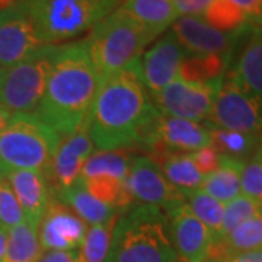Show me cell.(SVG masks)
Here are the masks:
<instances>
[{"mask_svg":"<svg viewBox=\"0 0 262 262\" xmlns=\"http://www.w3.org/2000/svg\"><path fill=\"white\" fill-rule=\"evenodd\" d=\"M159 114L141 80L137 58L101 82L84 127L98 150H128L141 146Z\"/></svg>","mask_w":262,"mask_h":262,"instance_id":"cell-1","label":"cell"},{"mask_svg":"<svg viewBox=\"0 0 262 262\" xmlns=\"http://www.w3.org/2000/svg\"><path fill=\"white\" fill-rule=\"evenodd\" d=\"M101 84L84 39L56 48L47 88L34 115L66 139L82 128Z\"/></svg>","mask_w":262,"mask_h":262,"instance_id":"cell-2","label":"cell"},{"mask_svg":"<svg viewBox=\"0 0 262 262\" xmlns=\"http://www.w3.org/2000/svg\"><path fill=\"white\" fill-rule=\"evenodd\" d=\"M105 262H182L170 239L166 211L149 204L122 210Z\"/></svg>","mask_w":262,"mask_h":262,"instance_id":"cell-3","label":"cell"},{"mask_svg":"<svg viewBox=\"0 0 262 262\" xmlns=\"http://www.w3.org/2000/svg\"><path fill=\"white\" fill-rule=\"evenodd\" d=\"M122 0H25V10L41 42L60 46L89 32L120 8Z\"/></svg>","mask_w":262,"mask_h":262,"instance_id":"cell-4","label":"cell"},{"mask_svg":"<svg viewBox=\"0 0 262 262\" xmlns=\"http://www.w3.org/2000/svg\"><path fill=\"white\" fill-rule=\"evenodd\" d=\"M83 39L102 82L140 58L155 38L118 8L99 20Z\"/></svg>","mask_w":262,"mask_h":262,"instance_id":"cell-5","label":"cell"},{"mask_svg":"<svg viewBox=\"0 0 262 262\" xmlns=\"http://www.w3.org/2000/svg\"><path fill=\"white\" fill-rule=\"evenodd\" d=\"M60 141L34 114H13L0 133V181L15 170H37L46 177Z\"/></svg>","mask_w":262,"mask_h":262,"instance_id":"cell-6","label":"cell"},{"mask_svg":"<svg viewBox=\"0 0 262 262\" xmlns=\"http://www.w3.org/2000/svg\"><path fill=\"white\" fill-rule=\"evenodd\" d=\"M57 46H44L18 64L0 69V103L13 114H34L41 102Z\"/></svg>","mask_w":262,"mask_h":262,"instance_id":"cell-7","label":"cell"},{"mask_svg":"<svg viewBox=\"0 0 262 262\" xmlns=\"http://www.w3.org/2000/svg\"><path fill=\"white\" fill-rule=\"evenodd\" d=\"M131 156L125 150L94 151L84 163L79 184L95 198L121 213L136 204L127 189Z\"/></svg>","mask_w":262,"mask_h":262,"instance_id":"cell-8","label":"cell"},{"mask_svg":"<svg viewBox=\"0 0 262 262\" xmlns=\"http://www.w3.org/2000/svg\"><path fill=\"white\" fill-rule=\"evenodd\" d=\"M206 125L262 137V101L249 94L233 75L225 72Z\"/></svg>","mask_w":262,"mask_h":262,"instance_id":"cell-9","label":"cell"},{"mask_svg":"<svg viewBox=\"0 0 262 262\" xmlns=\"http://www.w3.org/2000/svg\"><path fill=\"white\" fill-rule=\"evenodd\" d=\"M222 82L223 77L208 83H192L175 79L153 95L151 99L162 115L194 122L207 121Z\"/></svg>","mask_w":262,"mask_h":262,"instance_id":"cell-10","label":"cell"},{"mask_svg":"<svg viewBox=\"0 0 262 262\" xmlns=\"http://www.w3.org/2000/svg\"><path fill=\"white\" fill-rule=\"evenodd\" d=\"M206 146H210V131L206 125L159 114L140 147L147 149L149 155L146 156L153 159L172 153H192Z\"/></svg>","mask_w":262,"mask_h":262,"instance_id":"cell-11","label":"cell"},{"mask_svg":"<svg viewBox=\"0 0 262 262\" xmlns=\"http://www.w3.org/2000/svg\"><path fill=\"white\" fill-rule=\"evenodd\" d=\"M127 189L136 204H149L165 211L185 203V195L169 184L159 165L149 156H133L127 175Z\"/></svg>","mask_w":262,"mask_h":262,"instance_id":"cell-12","label":"cell"},{"mask_svg":"<svg viewBox=\"0 0 262 262\" xmlns=\"http://www.w3.org/2000/svg\"><path fill=\"white\" fill-rule=\"evenodd\" d=\"M89 226L54 194L38 225V239L44 252H73L80 248Z\"/></svg>","mask_w":262,"mask_h":262,"instance_id":"cell-13","label":"cell"},{"mask_svg":"<svg viewBox=\"0 0 262 262\" xmlns=\"http://www.w3.org/2000/svg\"><path fill=\"white\" fill-rule=\"evenodd\" d=\"M44 47L22 3L0 9V69H8Z\"/></svg>","mask_w":262,"mask_h":262,"instance_id":"cell-14","label":"cell"},{"mask_svg":"<svg viewBox=\"0 0 262 262\" xmlns=\"http://www.w3.org/2000/svg\"><path fill=\"white\" fill-rule=\"evenodd\" d=\"M187 53L173 32L168 29L139 58L140 76L150 96L178 79L179 67Z\"/></svg>","mask_w":262,"mask_h":262,"instance_id":"cell-15","label":"cell"},{"mask_svg":"<svg viewBox=\"0 0 262 262\" xmlns=\"http://www.w3.org/2000/svg\"><path fill=\"white\" fill-rule=\"evenodd\" d=\"M94 151V143L84 125L72 136L61 139L46 173L53 194H58L75 185L80 178L84 163Z\"/></svg>","mask_w":262,"mask_h":262,"instance_id":"cell-16","label":"cell"},{"mask_svg":"<svg viewBox=\"0 0 262 262\" xmlns=\"http://www.w3.org/2000/svg\"><path fill=\"white\" fill-rule=\"evenodd\" d=\"M173 248L182 262H206L214 236L196 219L187 203L166 210Z\"/></svg>","mask_w":262,"mask_h":262,"instance_id":"cell-17","label":"cell"},{"mask_svg":"<svg viewBox=\"0 0 262 262\" xmlns=\"http://www.w3.org/2000/svg\"><path fill=\"white\" fill-rule=\"evenodd\" d=\"M236 44L241 47L237 58L227 60L226 72L262 101V27L246 24L237 29Z\"/></svg>","mask_w":262,"mask_h":262,"instance_id":"cell-18","label":"cell"},{"mask_svg":"<svg viewBox=\"0 0 262 262\" xmlns=\"http://www.w3.org/2000/svg\"><path fill=\"white\" fill-rule=\"evenodd\" d=\"M187 54L229 56L236 32H222L208 25L201 16H179L170 27Z\"/></svg>","mask_w":262,"mask_h":262,"instance_id":"cell-19","label":"cell"},{"mask_svg":"<svg viewBox=\"0 0 262 262\" xmlns=\"http://www.w3.org/2000/svg\"><path fill=\"white\" fill-rule=\"evenodd\" d=\"M18 198L25 220L38 227L53 191L46 177L37 170H15L5 178Z\"/></svg>","mask_w":262,"mask_h":262,"instance_id":"cell-20","label":"cell"},{"mask_svg":"<svg viewBox=\"0 0 262 262\" xmlns=\"http://www.w3.org/2000/svg\"><path fill=\"white\" fill-rule=\"evenodd\" d=\"M262 251V211L245 220L225 239L213 241L206 262H227L244 252Z\"/></svg>","mask_w":262,"mask_h":262,"instance_id":"cell-21","label":"cell"},{"mask_svg":"<svg viewBox=\"0 0 262 262\" xmlns=\"http://www.w3.org/2000/svg\"><path fill=\"white\" fill-rule=\"evenodd\" d=\"M120 9L155 39L179 18L172 0H122Z\"/></svg>","mask_w":262,"mask_h":262,"instance_id":"cell-22","label":"cell"},{"mask_svg":"<svg viewBox=\"0 0 262 262\" xmlns=\"http://www.w3.org/2000/svg\"><path fill=\"white\" fill-rule=\"evenodd\" d=\"M54 195L66 206L70 207L73 213L79 215L88 226L101 225L120 214L118 210L89 194L79 182Z\"/></svg>","mask_w":262,"mask_h":262,"instance_id":"cell-23","label":"cell"},{"mask_svg":"<svg viewBox=\"0 0 262 262\" xmlns=\"http://www.w3.org/2000/svg\"><path fill=\"white\" fill-rule=\"evenodd\" d=\"M245 162L220 155V166L213 173L204 177L201 188L217 201L227 204L241 195V173Z\"/></svg>","mask_w":262,"mask_h":262,"instance_id":"cell-24","label":"cell"},{"mask_svg":"<svg viewBox=\"0 0 262 262\" xmlns=\"http://www.w3.org/2000/svg\"><path fill=\"white\" fill-rule=\"evenodd\" d=\"M153 162L159 165L162 173L168 179L169 184L179 189L185 198L188 194L201 188L204 177L196 169L189 153H172L153 158Z\"/></svg>","mask_w":262,"mask_h":262,"instance_id":"cell-25","label":"cell"},{"mask_svg":"<svg viewBox=\"0 0 262 262\" xmlns=\"http://www.w3.org/2000/svg\"><path fill=\"white\" fill-rule=\"evenodd\" d=\"M207 127V125H206ZM210 131V146L222 156L233 159H252L262 143V137L242 131L223 130L215 127H207Z\"/></svg>","mask_w":262,"mask_h":262,"instance_id":"cell-26","label":"cell"},{"mask_svg":"<svg viewBox=\"0 0 262 262\" xmlns=\"http://www.w3.org/2000/svg\"><path fill=\"white\" fill-rule=\"evenodd\" d=\"M44 253L38 239V227L27 220L8 230V248L3 262H38Z\"/></svg>","mask_w":262,"mask_h":262,"instance_id":"cell-27","label":"cell"},{"mask_svg":"<svg viewBox=\"0 0 262 262\" xmlns=\"http://www.w3.org/2000/svg\"><path fill=\"white\" fill-rule=\"evenodd\" d=\"M227 57L223 54H187L179 67L178 79L192 83H208L225 76Z\"/></svg>","mask_w":262,"mask_h":262,"instance_id":"cell-28","label":"cell"},{"mask_svg":"<svg viewBox=\"0 0 262 262\" xmlns=\"http://www.w3.org/2000/svg\"><path fill=\"white\" fill-rule=\"evenodd\" d=\"M118 215L101 225L89 226L83 242L77 249V262H105Z\"/></svg>","mask_w":262,"mask_h":262,"instance_id":"cell-29","label":"cell"},{"mask_svg":"<svg viewBox=\"0 0 262 262\" xmlns=\"http://www.w3.org/2000/svg\"><path fill=\"white\" fill-rule=\"evenodd\" d=\"M185 203L196 219L201 223H204L215 237L222 227L223 214H225V204L217 201L211 195H208L203 189H196L194 192L188 194Z\"/></svg>","mask_w":262,"mask_h":262,"instance_id":"cell-30","label":"cell"},{"mask_svg":"<svg viewBox=\"0 0 262 262\" xmlns=\"http://www.w3.org/2000/svg\"><path fill=\"white\" fill-rule=\"evenodd\" d=\"M201 18L222 32H236L248 24L245 13L230 0H213Z\"/></svg>","mask_w":262,"mask_h":262,"instance_id":"cell-31","label":"cell"},{"mask_svg":"<svg viewBox=\"0 0 262 262\" xmlns=\"http://www.w3.org/2000/svg\"><path fill=\"white\" fill-rule=\"evenodd\" d=\"M262 211V206L253 201L252 198L244 195H237L233 198L230 203L225 204V214H223V222L220 232L215 236L213 241H220L225 239L227 234H230L239 225H242L245 220L251 219L255 214Z\"/></svg>","mask_w":262,"mask_h":262,"instance_id":"cell-32","label":"cell"},{"mask_svg":"<svg viewBox=\"0 0 262 262\" xmlns=\"http://www.w3.org/2000/svg\"><path fill=\"white\" fill-rule=\"evenodd\" d=\"M25 222L24 211L19 206V201L15 192L8 184V181H0V225L6 229H12L15 226Z\"/></svg>","mask_w":262,"mask_h":262,"instance_id":"cell-33","label":"cell"},{"mask_svg":"<svg viewBox=\"0 0 262 262\" xmlns=\"http://www.w3.org/2000/svg\"><path fill=\"white\" fill-rule=\"evenodd\" d=\"M241 192L262 206V163L255 156L245 162L241 173Z\"/></svg>","mask_w":262,"mask_h":262,"instance_id":"cell-34","label":"cell"},{"mask_svg":"<svg viewBox=\"0 0 262 262\" xmlns=\"http://www.w3.org/2000/svg\"><path fill=\"white\" fill-rule=\"evenodd\" d=\"M189 155L203 177L213 173L215 169L220 166V155L211 146H206V147L192 151Z\"/></svg>","mask_w":262,"mask_h":262,"instance_id":"cell-35","label":"cell"},{"mask_svg":"<svg viewBox=\"0 0 262 262\" xmlns=\"http://www.w3.org/2000/svg\"><path fill=\"white\" fill-rule=\"evenodd\" d=\"M213 0H172L179 16H203Z\"/></svg>","mask_w":262,"mask_h":262,"instance_id":"cell-36","label":"cell"},{"mask_svg":"<svg viewBox=\"0 0 262 262\" xmlns=\"http://www.w3.org/2000/svg\"><path fill=\"white\" fill-rule=\"evenodd\" d=\"M245 13L248 24L262 27V0H230Z\"/></svg>","mask_w":262,"mask_h":262,"instance_id":"cell-37","label":"cell"},{"mask_svg":"<svg viewBox=\"0 0 262 262\" xmlns=\"http://www.w3.org/2000/svg\"><path fill=\"white\" fill-rule=\"evenodd\" d=\"M38 262H77V251H73V252H46Z\"/></svg>","mask_w":262,"mask_h":262,"instance_id":"cell-38","label":"cell"},{"mask_svg":"<svg viewBox=\"0 0 262 262\" xmlns=\"http://www.w3.org/2000/svg\"><path fill=\"white\" fill-rule=\"evenodd\" d=\"M227 262H262V251H252L234 255Z\"/></svg>","mask_w":262,"mask_h":262,"instance_id":"cell-39","label":"cell"},{"mask_svg":"<svg viewBox=\"0 0 262 262\" xmlns=\"http://www.w3.org/2000/svg\"><path fill=\"white\" fill-rule=\"evenodd\" d=\"M8 230L5 226L0 225V262L5 261L6 248H8Z\"/></svg>","mask_w":262,"mask_h":262,"instance_id":"cell-40","label":"cell"},{"mask_svg":"<svg viewBox=\"0 0 262 262\" xmlns=\"http://www.w3.org/2000/svg\"><path fill=\"white\" fill-rule=\"evenodd\" d=\"M12 117H13V113L0 103V133L5 130V127L9 124V121L12 120Z\"/></svg>","mask_w":262,"mask_h":262,"instance_id":"cell-41","label":"cell"},{"mask_svg":"<svg viewBox=\"0 0 262 262\" xmlns=\"http://www.w3.org/2000/svg\"><path fill=\"white\" fill-rule=\"evenodd\" d=\"M22 2H25V0H0V9L9 8V6L18 5V3H22Z\"/></svg>","mask_w":262,"mask_h":262,"instance_id":"cell-42","label":"cell"},{"mask_svg":"<svg viewBox=\"0 0 262 262\" xmlns=\"http://www.w3.org/2000/svg\"><path fill=\"white\" fill-rule=\"evenodd\" d=\"M255 158L262 163V143H261V146H259V149H258V151L255 153Z\"/></svg>","mask_w":262,"mask_h":262,"instance_id":"cell-43","label":"cell"}]
</instances>
